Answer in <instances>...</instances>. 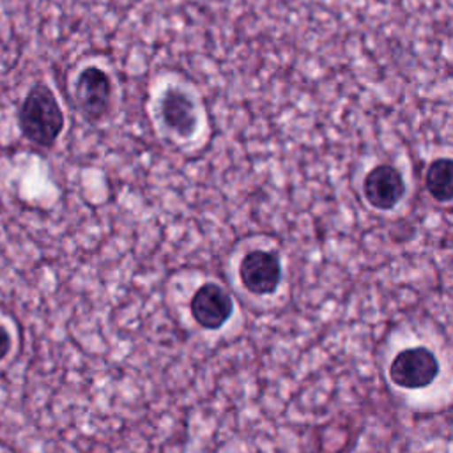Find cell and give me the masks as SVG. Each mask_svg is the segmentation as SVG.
<instances>
[{
	"instance_id": "1",
	"label": "cell",
	"mask_w": 453,
	"mask_h": 453,
	"mask_svg": "<svg viewBox=\"0 0 453 453\" xmlns=\"http://www.w3.org/2000/svg\"><path fill=\"white\" fill-rule=\"evenodd\" d=\"M18 124L27 140L39 147H51L64 127V113L55 94L44 83H37L25 96Z\"/></svg>"
},
{
	"instance_id": "2",
	"label": "cell",
	"mask_w": 453,
	"mask_h": 453,
	"mask_svg": "<svg viewBox=\"0 0 453 453\" xmlns=\"http://www.w3.org/2000/svg\"><path fill=\"white\" fill-rule=\"evenodd\" d=\"M439 361L426 347H412L398 352L389 365L391 380L405 389H421L435 380Z\"/></svg>"
},
{
	"instance_id": "3",
	"label": "cell",
	"mask_w": 453,
	"mask_h": 453,
	"mask_svg": "<svg viewBox=\"0 0 453 453\" xmlns=\"http://www.w3.org/2000/svg\"><path fill=\"white\" fill-rule=\"evenodd\" d=\"M74 97L78 110L87 120H99L104 117L111 97V83L108 74L96 65L85 67L76 78Z\"/></svg>"
},
{
	"instance_id": "4",
	"label": "cell",
	"mask_w": 453,
	"mask_h": 453,
	"mask_svg": "<svg viewBox=\"0 0 453 453\" xmlns=\"http://www.w3.org/2000/svg\"><path fill=\"white\" fill-rule=\"evenodd\" d=\"M239 276L246 290L255 296L273 294L281 280V265L274 253L255 250L244 255L239 265Z\"/></svg>"
},
{
	"instance_id": "5",
	"label": "cell",
	"mask_w": 453,
	"mask_h": 453,
	"mask_svg": "<svg viewBox=\"0 0 453 453\" xmlns=\"http://www.w3.org/2000/svg\"><path fill=\"white\" fill-rule=\"evenodd\" d=\"M193 319L205 329H219L234 311V301L216 283L202 285L189 303Z\"/></svg>"
},
{
	"instance_id": "6",
	"label": "cell",
	"mask_w": 453,
	"mask_h": 453,
	"mask_svg": "<svg viewBox=\"0 0 453 453\" xmlns=\"http://www.w3.org/2000/svg\"><path fill=\"white\" fill-rule=\"evenodd\" d=\"M363 193L370 205L375 209H393L405 193V182L402 173L391 165H377L373 166L365 180Z\"/></svg>"
},
{
	"instance_id": "7",
	"label": "cell",
	"mask_w": 453,
	"mask_h": 453,
	"mask_svg": "<svg viewBox=\"0 0 453 453\" xmlns=\"http://www.w3.org/2000/svg\"><path fill=\"white\" fill-rule=\"evenodd\" d=\"M159 111L165 126L182 138L191 136L196 131L198 113L191 96L177 87H168L161 96Z\"/></svg>"
},
{
	"instance_id": "8",
	"label": "cell",
	"mask_w": 453,
	"mask_h": 453,
	"mask_svg": "<svg viewBox=\"0 0 453 453\" xmlns=\"http://www.w3.org/2000/svg\"><path fill=\"white\" fill-rule=\"evenodd\" d=\"M425 186L434 200L451 202L453 200V159L451 157L434 159L426 168Z\"/></svg>"
},
{
	"instance_id": "9",
	"label": "cell",
	"mask_w": 453,
	"mask_h": 453,
	"mask_svg": "<svg viewBox=\"0 0 453 453\" xmlns=\"http://www.w3.org/2000/svg\"><path fill=\"white\" fill-rule=\"evenodd\" d=\"M11 345L12 342H11L9 331L4 326H0V361L11 352Z\"/></svg>"
}]
</instances>
